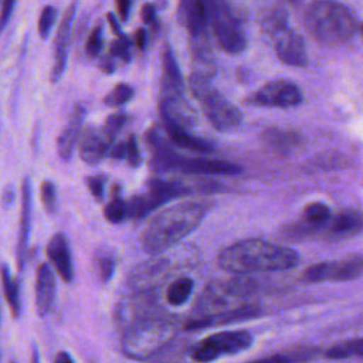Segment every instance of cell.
<instances>
[{
    "instance_id": "cell-1",
    "label": "cell",
    "mask_w": 363,
    "mask_h": 363,
    "mask_svg": "<svg viewBox=\"0 0 363 363\" xmlns=\"http://www.w3.org/2000/svg\"><path fill=\"white\" fill-rule=\"evenodd\" d=\"M210 208L208 201H182L157 213L142 235V247L147 254L162 252L193 233Z\"/></svg>"
},
{
    "instance_id": "cell-2",
    "label": "cell",
    "mask_w": 363,
    "mask_h": 363,
    "mask_svg": "<svg viewBox=\"0 0 363 363\" xmlns=\"http://www.w3.org/2000/svg\"><path fill=\"white\" fill-rule=\"evenodd\" d=\"M299 255L288 248L262 240H242L224 248L218 255V265L235 274L271 272L294 268Z\"/></svg>"
},
{
    "instance_id": "cell-3",
    "label": "cell",
    "mask_w": 363,
    "mask_h": 363,
    "mask_svg": "<svg viewBox=\"0 0 363 363\" xmlns=\"http://www.w3.org/2000/svg\"><path fill=\"white\" fill-rule=\"evenodd\" d=\"M308 33L323 45H339L349 41L356 31L350 10L335 0H315L305 11Z\"/></svg>"
},
{
    "instance_id": "cell-4",
    "label": "cell",
    "mask_w": 363,
    "mask_h": 363,
    "mask_svg": "<svg viewBox=\"0 0 363 363\" xmlns=\"http://www.w3.org/2000/svg\"><path fill=\"white\" fill-rule=\"evenodd\" d=\"M147 139L152 146V167L157 172L179 170L197 174H237L241 172L238 164L227 160L182 156L169 149L153 130L149 133Z\"/></svg>"
},
{
    "instance_id": "cell-5",
    "label": "cell",
    "mask_w": 363,
    "mask_h": 363,
    "mask_svg": "<svg viewBox=\"0 0 363 363\" xmlns=\"http://www.w3.org/2000/svg\"><path fill=\"white\" fill-rule=\"evenodd\" d=\"M191 94L211 125L220 132H230L241 123V112L210 82L208 77L194 72L189 81Z\"/></svg>"
},
{
    "instance_id": "cell-6",
    "label": "cell",
    "mask_w": 363,
    "mask_h": 363,
    "mask_svg": "<svg viewBox=\"0 0 363 363\" xmlns=\"http://www.w3.org/2000/svg\"><path fill=\"white\" fill-rule=\"evenodd\" d=\"M208 26L218 45L227 54H240L247 47V37L240 18L231 11L227 0H206Z\"/></svg>"
},
{
    "instance_id": "cell-7",
    "label": "cell",
    "mask_w": 363,
    "mask_h": 363,
    "mask_svg": "<svg viewBox=\"0 0 363 363\" xmlns=\"http://www.w3.org/2000/svg\"><path fill=\"white\" fill-rule=\"evenodd\" d=\"M172 335L166 322H140L128 329L122 337V353L130 359H146L156 353Z\"/></svg>"
},
{
    "instance_id": "cell-8",
    "label": "cell",
    "mask_w": 363,
    "mask_h": 363,
    "mask_svg": "<svg viewBox=\"0 0 363 363\" xmlns=\"http://www.w3.org/2000/svg\"><path fill=\"white\" fill-rule=\"evenodd\" d=\"M252 337L245 330H225L203 339L191 352L194 362H213L224 354H235L250 347Z\"/></svg>"
},
{
    "instance_id": "cell-9",
    "label": "cell",
    "mask_w": 363,
    "mask_h": 363,
    "mask_svg": "<svg viewBox=\"0 0 363 363\" xmlns=\"http://www.w3.org/2000/svg\"><path fill=\"white\" fill-rule=\"evenodd\" d=\"M360 275H363V257L349 255L342 259L311 265L305 269L303 279L308 282L352 281Z\"/></svg>"
},
{
    "instance_id": "cell-10",
    "label": "cell",
    "mask_w": 363,
    "mask_h": 363,
    "mask_svg": "<svg viewBox=\"0 0 363 363\" xmlns=\"http://www.w3.org/2000/svg\"><path fill=\"white\" fill-rule=\"evenodd\" d=\"M301 101V89L295 84L284 79L264 84L251 98H248V104L268 108H291L299 105Z\"/></svg>"
},
{
    "instance_id": "cell-11",
    "label": "cell",
    "mask_w": 363,
    "mask_h": 363,
    "mask_svg": "<svg viewBox=\"0 0 363 363\" xmlns=\"http://www.w3.org/2000/svg\"><path fill=\"white\" fill-rule=\"evenodd\" d=\"M277 57L286 65L303 67L308 62V52L302 37L292 28L282 26L272 33Z\"/></svg>"
},
{
    "instance_id": "cell-12",
    "label": "cell",
    "mask_w": 363,
    "mask_h": 363,
    "mask_svg": "<svg viewBox=\"0 0 363 363\" xmlns=\"http://www.w3.org/2000/svg\"><path fill=\"white\" fill-rule=\"evenodd\" d=\"M31 225V184L30 179L26 177L21 183V207H20V228L16 248L17 269L21 272L26 267L28 252V238Z\"/></svg>"
},
{
    "instance_id": "cell-13",
    "label": "cell",
    "mask_w": 363,
    "mask_h": 363,
    "mask_svg": "<svg viewBox=\"0 0 363 363\" xmlns=\"http://www.w3.org/2000/svg\"><path fill=\"white\" fill-rule=\"evenodd\" d=\"M47 257L64 282L74 279V264L69 242L65 234L55 233L47 244Z\"/></svg>"
},
{
    "instance_id": "cell-14",
    "label": "cell",
    "mask_w": 363,
    "mask_h": 363,
    "mask_svg": "<svg viewBox=\"0 0 363 363\" xmlns=\"http://www.w3.org/2000/svg\"><path fill=\"white\" fill-rule=\"evenodd\" d=\"M74 13H75V6H69L58 24L57 35H55V48H54V64L51 68V82L60 81L61 75L64 74L65 64H67V51H68V44H69V35H71V26L74 20Z\"/></svg>"
},
{
    "instance_id": "cell-15",
    "label": "cell",
    "mask_w": 363,
    "mask_h": 363,
    "mask_svg": "<svg viewBox=\"0 0 363 363\" xmlns=\"http://www.w3.org/2000/svg\"><path fill=\"white\" fill-rule=\"evenodd\" d=\"M177 16L191 37L207 34L208 9L206 0H180Z\"/></svg>"
},
{
    "instance_id": "cell-16",
    "label": "cell",
    "mask_w": 363,
    "mask_h": 363,
    "mask_svg": "<svg viewBox=\"0 0 363 363\" xmlns=\"http://www.w3.org/2000/svg\"><path fill=\"white\" fill-rule=\"evenodd\" d=\"M113 139L104 129L86 128L79 136V156L86 164H96L109 150Z\"/></svg>"
},
{
    "instance_id": "cell-17",
    "label": "cell",
    "mask_w": 363,
    "mask_h": 363,
    "mask_svg": "<svg viewBox=\"0 0 363 363\" xmlns=\"http://www.w3.org/2000/svg\"><path fill=\"white\" fill-rule=\"evenodd\" d=\"M84 119H85V109L82 105L77 104L69 115V119H68L65 128L62 129V132L60 133V136L57 139L58 155L61 159H64V160L71 159L74 149L77 147V143L81 136Z\"/></svg>"
},
{
    "instance_id": "cell-18",
    "label": "cell",
    "mask_w": 363,
    "mask_h": 363,
    "mask_svg": "<svg viewBox=\"0 0 363 363\" xmlns=\"http://www.w3.org/2000/svg\"><path fill=\"white\" fill-rule=\"evenodd\" d=\"M55 277L48 264L43 262L35 274V308L40 316H45L54 306Z\"/></svg>"
},
{
    "instance_id": "cell-19",
    "label": "cell",
    "mask_w": 363,
    "mask_h": 363,
    "mask_svg": "<svg viewBox=\"0 0 363 363\" xmlns=\"http://www.w3.org/2000/svg\"><path fill=\"white\" fill-rule=\"evenodd\" d=\"M326 230L330 235L342 238L357 234L363 228V214L357 210H342L326 221Z\"/></svg>"
},
{
    "instance_id": "cell-20",
    "label": "cell",
    "mask_w": 363,
    "mask_h": 363,
    "mask_svg": "<svg viewBox=\"0 0 363 363\" xmlns=\"http://www.w3.org/2000/svg\"><path fill=\"white\" fill-rule=\"evenodd\" d=\"M162 88L160 95H180L183 91V81L180 69L169 47L162 54Z\"/></svg>"
},
{
    "instance_id": "cell-21",
    "label": "cell",
    "mask_w": 363,
    "mask_h": 363,
    "mask_svg": "<svg viewBox=\"0 0 363 363\" xmlns=\"http://www.w3.org/2000/svg\"><path fill=\"white\" fill-rule=\"evenodd\" d=\"M164 129H166L169 138L179 146H183V147H187V149H191L196 152H201V153L213 152V145L210 142L191 135L187 130V128L164 122Z\"/></svg>"
},
{
    "instance_id": "cell-22",
    "label": "cell",
    "mask_w": 363,
    "mask_h": 363,
    "mask_svg": "<svg viewBox=\"0 0 363 363\" xmlns=\"http://www.w3.org/2000/svg\"><path fill=\"white\" fill-rule=\"evenodd\" d=\"M0 278L3 285V294L6 298V302L13 313L14 318L20 316L21 311V302H20V288L17 279L11 275L9 268L6 265H1L0 268Z\"/></svg>"
},
{
    "instance_id": "cell-23",
    "label": "cell",
    "mask_w": 363,
    "mask_h": 363,
    "mask_svg": "<svg viewBox=\"0 0 363 363\" xmlns=\"http://www.w3.org/2000/svg\"><path fill=\"white\" fill-rule=\"evenodd\" d=\"M115 255L106 248L101 247L94 254V269L101 282H108L115 271Z\"/></svg>"
},
{
    "instance_id": "cell-24",
    "label": "cell",
    "mask_w": 363,
    "mask_h": 363,
    "mask_svg": "<svg viewBox=\"0 0 363 363\" xmlns=\"http://www.w3.org/2000/svg\"><path fill=\"white\" fill-rule=\"evenodd\" d=\"M328 359L340 360V359H350V357H363V337L346 340L337 343L328 349L326 352Z\"/></svg>"
},
{
    "instance_id": "cell-25",
    "label": "cell",
    "mask_w": 363,
    "mask_h": 363,
    "mask_svg": "<svg viewBox=\"0 0 363 363\" xmlns=\"http://www.w3.org/2000/svg\"><path fill=\"white\" fill-rule=\"evenodd\" d=\"M193 281L189 277H180L173 284L169 285L166 292V299L172 306L183 305L191 295Z\"/></svg>"
},
{
    "instance_id": "cell-26",
    "label": "cell",
    "mask_w": 363,
    "mask_h": 363,
    "mask_svg": "<svg viewBox=\"0 0 363 363\" xmlns=\"http://www.w3.org/2000/svg\"><path fill=\"white\" fill-rule=\"evenodd\" d=\"M264 139L269 146H272L277 150H288L299 143L298 135H292L291 132L277 130V129L265 132Z\"/></svg>"
},
{
    "instance_id": "cell-27",
    "label": "cell",
    "mask_w": 363,
    "mask_h": 363,
    "mask_svg": "<svg viewBox=\"0 0 363 363\" xmlns=\"http://www.w3.org/2000/svg\"><path fill=\"white\" fill-rule=\"evenodd\" d=\"M105 218L112 224H119L128 217V203L115 194L104 208Z\"/></svg>"
},
{
    "instance_id": "cell-28",
    "label": "cell",
    "mask_w": 363,
    "mask_h": 363,
    "mask_svg": "<svg viewBox=\"0 0 363 363\" xmlns=\"http://www.w3.org/2000/svg\"><path fill=\"white\" fill-rule=\"evenodd\" d=\"M133 96V88L129 84H118L115 85L109 94L105 95L104 102L108 106H121L126 104Z\"/></svg>"
},
{
    "instance_id": "cell-29",
    "label": "cell",
    "mask_w": 363,
    "mask_h": 363,
    "mask_svg": "<svg viewBox=\"0 0 363 363\" xmlns=\"http://www.w3.org/2000/svg\"><path fill=\"white\" fill-rule=\"evenodd\" d=\"M40 197L43 201V206L47 213L52 214L57 207V194H55V186L51 180H44L40 187Z\"/></svg>"
},
{
    "instance_id": "cell-30",
    "label": "cell",
    "mask_w": 363,
    "mask_h": 363,
    "mask_svg": "<svg viewBox=\"0 0 363 363\" xmlns=\"http://www.w3.org/2000/svg\"><path fill=\"white\" fill-rule=\"evenodd\" d=\"M102 47H104V34H102V27H101V26H96V27L91 31V34H89V37H88V40H86V44H85V52H86V55H88V57L95 58V57H98V55H99V52H101Z\"/></svg>"
},
{
    "instance_id": "cell-31",
    "label": "cell",
    "mask_w": 363,
    "mask_h": 363,
    "mask_svg": "<svg viewBox=\"0 0 363 363\" xmlns=\"http://www.w3.org/2000/svg\"><path fill=\"white\" fill-rule=\"evenodd\" d=\"M57 17V11L52 6H45L41 10V14L38 17V34L41 38H45L50 34V30L54 26Z\"/></svg>"
},
{
    "instance_id": "cell-32",
    "label": "cell",
    "mask_w": 363,
    "mask_h": 363,
    "mask_svg": "<svg viewBox=\"0 0 363 363\" xmlns=\"http://www.w3.org/2000/svg\"><path fill=\"white\" fill-rule=\"evenodd\" d=\"M125 122H126V116H125L123 113H113V115H111V116L106 118L105 125H104L102 129H104V132H105L109 138L115 139L116 133L122 129V126L125 125Z\"/></svg>"
},
{
    "instance_id": "cell-33",
    "label": "cell",
    "mask_w": 363,
    "mask_h": 363,
    "mask_svg": "<svg viewBox=\"0 0 363 363\" xmlns=\"http://www.w3.org/2000/svg\"><path fill=\"white\" fill-rule=\"evenodd\" d=\"M125 160L130 167H138L140 163V150L138 140L133 135H130L126 140V152H125Z\"/></svg>"
},
{
    "instance_id": "cell-34",
    "label": "cell",
    "mask_w": 363,
    "mask_h": 363,
    "mask_svg": "<svg viewBox=\"0 0 363 363\" xmlns=\"http://www.w3.org/2000/svg\"><path fill=\"white\" fill-rule=\"evenodd\" d=\"M129 47H130V41L128 40V37L125 34L118 35V38L112 43L111 45V54L113 57H119L123 61H129Z\"/></svg>"
},
{
    "instance_id": "cell-35",
    "label": "cell",
    "mask_w": 363,
    "mask_h": 363,
    "mask_svg": "<svg viewBox=\"0 0 363 363\" xmlns=\"http://www.w3.org/2000/svg\"><path fill=\"white\" fill-rule=\"evenodd\" d=\"M85 184L89 193L94 196L96 201H102L104 199V187H105V177L104 176H88L85 179Z\"/></svg>"
},
{
    "instance_id": "cell-36",
    "label": "cell",
    "mask_w": 363,
    "mask_h": 363,
    "mask_svg": "<svg viewBox=\"0 0 363 363\" xmlns=\"http://www.w3.org/2000/svg\"><path fill=\"white\" fill-rule=\"evenodd\" d=\"M16 1L17 0H3L1 1V9H0V33L6 28L11 14H13Z\"/></svg>"
},
{
    "instance_id": "cell-37",
    "label": "cell",
    "mask_w": 363,
    "mask_h": 363,
    "mask_svg": "<svg viewBox=\"0 0 363 363\" xmlns=\"http://www.w3.org/2000/svg\"><path fill=\"white\" fill-rule=\"evenodd\" d=\"M140 16H142V20L146 24H153L156 21V9H155V6L150 4V3L145 4L140 10Z\"/></svg>"
},
{
    "instance_id": "cell-38",
    "label": "cell",
    "mask_w": 363,
    "mask_h": 363,
    "mask_svg": "<svg viewBox=\"0 0 363 363\" xmlns=\"http://www.w3.org/2000/svg\"><path fill=\"white\" fill-rule=\"evenodd\" d=\"M125 152H126V140L119 142L116 145L112 143L108 150V155L113 159H125Z\"/></svg>"
},
{
    "instance_id": "cell-39",
    "label": "cell",
    "mask_w": 363,
    "mask_h": 363,
    "mask_svg": "<svg viewBox=\"0 0 363 363\" xmlns=\"http://www.w3.org/2000/svg\"><path fill=\"white\" fill-rule=\"evenodd\" d=\"M116 10L122 20H128L129 11H130V0H115Z\"/></svg>"
},
{
    "instance_id": "cell-40",
    "label": "cell",
    "mask_w": 363,
    "mask_h": 363,
    "mask_svg": "<svg viewBox=\"0 0 363 363\" xmlns=\"http://www.w3.org/2000/svg\"><path fill=\"white\" fill-rule=\"evenodd\" d=\"M135 44L138 48H143L145 44H146V33L143 28H139L136 33H135Z\"/></svg>"
},
{
    "instance_id": "cell-41",
    "label": "cell",
    "mask_w": 363,
    "mask_h": 363,
    "mask_svg": "<svg viewBox=\"0 0 363 363\" xmlns=\"http://www.w3.org/2000/svg\"><path fill=\"white\" fill-rule=\"evenodd\" d=\"M13 199H14V190L11 186H7L6 190H4V194H3V203L4 206H9L13 203Z\"/></svg>"
},
{
    "instance_id": "cell-42",
    "label": "cell",
    "mask_w": 363,
    "mask_h": 363,
    "mask_svg": "<svg viewBox=\"0 0 363 363\" xmlns=\"http://www.w3.org/2000/svg\"><path fill=\"white\" fill-rule=\"evenodd\" d=\"M54 362H57V363H72L74 359H72L67 352H60V353L54 357Z\"/></svg>"
},
{
    "instance_id": "cell-43",
    "label": "cell",
    "mask_w": 363,
    "mask_h": 363,
    "mask_svg": "<svg viewBox=\"0 0 363 363\" xmlns=\"http://www.w3.org/2000/svg\"><path fill=\"white\" fill-rule=\"evenodd\" d=\"M362 30H363V28H362Z\"/></svg>"
}]
</instances>
